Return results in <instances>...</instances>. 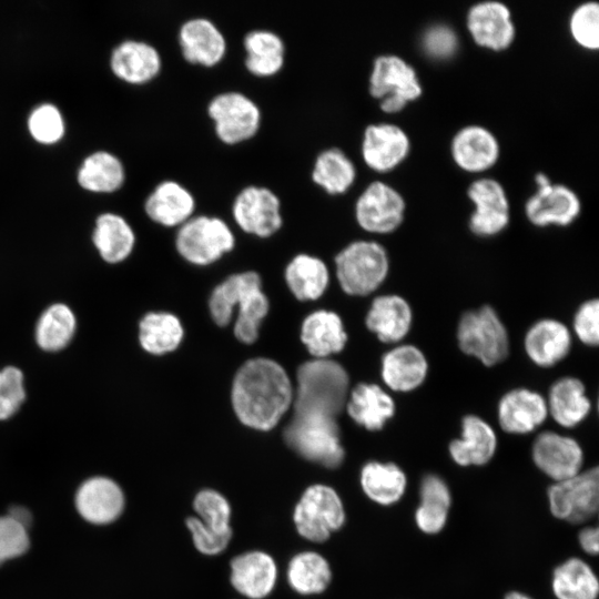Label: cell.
<instances>
[{"label":"cell","mask_w":599,"mask_h":599,"mask_svg":"<svg viewBox=\"0 0 599 599\" xmlns=\"http://www.w3.org/2000/svg\"><path fill=\"white\" fill-rule=\"evenodd\" d=\"M548 415L564 427H575L589 414L591 403L581 380L564 377L554 383L546 399Z\"/></svg>","instance_id":"d6a6232c"},{"label":"cell","mask_w":599,"mask_h":599,"mask_svg":"<svg viewBox=\"0 0 599 599\" xmlns=\"http://www.w3.org/2000/svg\"><path fill=\"white\" fill-rule=\"evenodd\" d=\"M571 335L568 327L552 318L536 322L525 336L528 357L538 366L549 367L562 361L569 353Z\"/></svg>","instance_id":"83f0119b"},{"label":"cell","mask_w":599,"mask_h":599,"mask_svg":"<svg viewBox=\"0 0 599 599\" xmlns=\"http://www.w3.org/2000/svg\"><path fill=\"white\" fill-rule=\"evenodd\" d=\"M92 242L104 262L118 264L132 253L135 233L121 214L104 212L95 219Z\"/></svg>","instance_id":"f546056e"},{"label":"cell","mask_w":599,"mask_h":599,"mask_svg":"<svg viewBox=\"0 0 599 599\" xmlns=\"http://www.w3.org/2000/svg\"><path fill=\"white\" fill-rule=\"evenodd\" d=\"M537 191L528 199L525 212L536 226H565L579 215L581 203L578 195L564 184H552L544 173L535 177Z\"/></svg>","instance_id":"7c38bea8"},{"label":"cell","mask_w":599,"mask_h":599,"mask_svg":"<svg viewBox=\"0 0 599 599\" xmlns=\"http://www.w3.org/2000/svg\"><path fill=\"white\" fill-rule=\"evenodd\" d=\"M368 89L376 99L395 98L405 103L423 92L415 69L395 54H382L374 60Z\"/></svg>","instance_id":"2e32d148"},{"label":"cell","mask_w":599,"mask_h":599,"mask_svg":"<svg viewBox=\"0 0 599 599\" xmlns=\"http://www.w3.org/2000/svg\"><path fill=\"white\" fill-rule=\"evenodd\" d=\"M177 39L184 59L204 67L217 64L227 49L224 33L206 17L186 19L179 28Z\"/></svg>","instance_id":"e0dca14e"},{"label":"cell","mask_w":599,"mask_h":599,"mask_svg":"<svg viewBox=\"0 0 599 599\" xmlns=\"http://www.w3.org/2000/svg\"><path fill=\"white\" fill-rule=\"evenodd\" d=\"M311 177L327 193L342 194L354 183L356 167L342 149L331 146L316 155Z\"/></svg>","instance_id":"60d3db41"},{"label":"cell","mask_w":599,"mask_h":599,"mask_svg":"<svg viewBox=\"0 0 599 599\" xmlns=\"http://www.w3.org/2000/svg\"><path fill=\"white\" fill-rule=\"evenodd\" d=\"M243 47L246 52L244 65L254 75H274L285 63L284 40L270 29L250 30L243 38Z\"/></svg>","instance_id":"4dcf8cb0"},{"label":"cell","mask_w":599,"mask_h":599,"mask_svg":"<svg viewBox=\"0 0 599 599\" xmlns=\"http://www.w3.org/2000/svg\"><path fill=\"white\" fill-rule=\"evenodd\" d=\"M286 577L290 587L295 592L312 596L326 590L332 580V570L325 557L306 550L291 558Z\"/></svg>","instance_id":"74e56055"},{"label":"cell","mask_w":599,"mask_h":599,"mask_svg":"<svg viewBox=\"0 0 599 599\" xmlns=\"http://www.w3.org/2000/svg\"><path fill=\"white\" fill-rule=\"evenodd\" d=\"M8 516L11 517L17 522H19L20 525H22L23 527H26L27 529H28L29 524L31 522V515L23 507H19V506L12 507Z\"/></svg>","instance_id":"db71d44e"},{"label":"cell","mask_w":599,"mask_h":599,"mask_svg":"<svg viewBox=\"0 0 599 599\" xmlns=\"http://www.w3.org/2000/svg\"><path fill=\"white\" fill-rule=\"evenodd\" d=\"M450 149L456 164L468 172L485 171L499 156V144L495 135L475 124L460 129L453 138Z\"/></svg>","instance_id":"d4e9b609"},{"label":"cell","mask_w":599,"mask_h":599,"mask_svg":"<svg viewBox=\"0 0 599 599\" xmlns=\"http://www.w3.org/2000/svg\"><path fill=\"white\" fill-rule=\"evenodd\" d=\"M185 524L196 550L206 556L221 554L232 538V535H221L212 531L195 516H190Z\"/></svg>","instance_id":"f907efd6"},{"label":"cell","mask_w":599,"mask_h":599,"mask_svg":"<svg viewBox=\"0 0 599 599\" xmlns=\"http://www.w3.org/2000/svg\"><path fill=\"white\" fill-rule=\"evenodd\" d=\"M75 506L87 521L98 525L109 524L121 515L124 495L112 479L93 477L80 486Z\"/></svg>","instance_id":"cb8c5ba5"},{"label":"cell","mask_w":599,"mask_h":599,"mask_svg":"<svg viewBox=\"0 0 599 599\" xmlns=\"http://www.w3.org/2000/svg\"><path fill=\"white\" fill-rule=\"evenodd\" d=\"M346 409L352 419L368 430H379L395 414L393 398L376 384H358Z\"/></svg>","instance_id":"1f68e13d"},{"label":"cell","mask_w":599,"mask_h":599,"mask_svg":"<svg viewBox=\"0 0 599 599\" xmlns=\"http://www.w3.org/2000/svg\"><path fill=\"white\" fill-rule=\"evenodd\" d=\"M457 339L465 354L486 366H494L508 355L507 329L490 306L465 313L458 323Z\"/></svg>","instance_id":"52a82bcc"},{"label":"cell","mask_w":599,"mask_h":599,"mask_svg":"<svg viewBox=\"0 0 599 599\" xmlns=\"http://www.w3.org/2000/svg\"><path fill=\"white\" fill-rule=\"evenodd\" d=\"M196 201L179 181L166 179L158 183L144 202L146 215L164 226H176L193 216Z\"/></svg>","instance_id":"603a6c76"},{"label":"cell","mask_w":599,"mask_h":599,"mask_svg":"<svg viewBox=\"0 0 599 599\" xmlns=\"http://www.w3.org/2000/svg\"><path fill=\"white\" fill-rule=\"evenodd\" d=\"M348 375L338 363L318 358L297 369L293 414L336 418L346 405Z\"/></svg>","instance_id":"3957f363"},{"label":"cell","mask_w":599,"mask_h":599,"mask_svg":"<svg viewBox=\"0 0 599 599\" xmlns=\"http://www.w3.org/2000/svg\"><path fill=\"white\" fill-rule=\"evenodd\" d=\"M235 306H238V314L234 334L238 341L251 344L256 341L260 324L270 307L257 273L234 274L212 292L209 307L217 325L225 326L231 322Z\"/></svg>","instance_id":"7a4b0ae2"},{"label":"cell","mask_w":599,"mask_h":599,"mask_svg":"<svg viewBox=\"0 0 599 599\" xmlns=\"http://www.w3.org/2000/svg\"><path fill=\"white\" fill-rule=\"evenodd\" d=\"M505 599H532V598L519 591H511L506 595Z\"/></svg>","instance_id":"11a10c76"},{"label":"cell","mask_w":599,"mask_h":599,"mask_svg":"<svg viewBox=\"0 0 599 599\" xmlns=\"http://www.w3.org/2000/svg\"><path fill=\"white\" fill-rule=\"evenodd\" d=\"M551 514L568 522L591 518L599 506V470L597 467L551 485L548 489Z\"/></svg>","instance_id":"30bf717a"},{"label":"cell","mask_w":599,"mask_h":599,"mask_svg":"<svg viewBox=\"0 0 599 599\" xmlns=\"http://www.w3.org/2000/svg\"><path fill=\"white\" fill-rule=\"evenodd\" d=\"M422 44L424 51L430 57L447 59L456 52L458 38L450 27L434 24L424 32Z\"/></svg>","instance_id":"681fc988"},{"label":"cell","mask_w":599,"mask_h":599,"mask_svg":"<svg viewBox=\"0 0 599 599\" xmlns=\"http://www.w3.org/2000/svg\"><path fill=\"white\" fill-rule=\"evenodd\" d=\"M580 547L589 555H597L599 549L598 529L596 527H586L580 530L579 536Z\"/></svg>","instance_id":"f5cc1de1"},{"label":"cell","mask_w":599,"mask_h":599,"mask_svg":"<svg viewBox=\"0 0 599 599\" xmlns=\"http://www.w3.org/2000/svg\"><path fill=\"white\" fill-rule=\"evenodd\" d=\"M183 337L180 319L170 313L151 312L139 324V342L142 348L153 355L174 351Z\"/></svg>","instance_id":"7bdbcfd3"},{"label":"cell","mask_w":599,"mask_h":599,"mask_svg":"<svg viewBox=\"0 0 599 599\" xmlns=\"http://www.w3.org/2000/svg\"><path fill=\"white\" fill-rule=\"evenodd\" d=\"M233 588L248 599L271 595L277 580L274 558L262 550H251L234 557L230 565Z\"/></svg>","instance_id":"d6986e66"},{"label":"cell","mask_w":599,"mask_h":599,"mask_svg":"<svg viewBox=\"0 0 599 599\" xmlns=\"http://www.w3.org/2000/svg\"><path fill=\"white\" fill-rule=\"evenodd\" d=\"M77 331L74 312L64 303H53L38 318L34 329L37 345L44 352L65 348Z\"/></svg>","instance_id":"f35d334b"},{"label":"cell","mask_w":599,"mask_h":599,"mask_svg":"<svg viewBox=\"0 0 599 599\" xmlns=\"http://www.w3.org/2000/svg\"><path fill=\"white\" fill-rule=\"evenodd\" d=\"M413 313L405 298L398 295L376 297L366 316V325L382 342L397 343L410 329Z\"/></svg>","instance_id":"f1b7e54d"},{"label":"cell","mask_w":599,"mask_h":599,"mask_svg":"<svg viewBox=\"0 0 599 599\" xmlns=\"http://www.w3.org/2000/svg\"><path fill=\"white\" fill-rule=\"evenodd\" d=\"M27 129L38 143H58L65 134V120L58 105L43 102L35 105L27 118Z\"/></svg>","instance_id":"f6af8a7d"},{"label":"cell","mask_w":599,"mask_h":599,"mask_svg":"<svg viewBox=\"0 0 599 599\" xmlns=\"http://www.w3.org/2000/svg\"><path fill=\"white\" fill-rule=\"evenodd\" d=\"M286 444L303 458L327 468L344 459L336 418L293 414L284 429Z\"/></svg>","instance_id":"277c9868"},{"label":"cell","mask_w":599,"mask_h":599,"mask_svg":"<svg viewBox=\"0 0 599 599\" xmlns=\"http://www.w3.org/2000/svg\"><path fill=\"white\" fill-rule=\"evenodd\" d=\"M216 136L226 144L244 142L256 134L262 123L258 104L236 90L215 94L207 104Z\"/></svg>","instance_id":"9c48e42d"},{"label":"cell","mask_w":599,"mask_h":599,"mask_svg":"<svg viewBox=\"0 0 599 599\" xmlns=\"http://www.w3.org/2000/svg\"><path fill=\"white\" fill-rule=\"evenodd\" d=\"M475 205L469 227L479 236L500 233L509 223V202L504 186L496 180L483 177L474 181L467 191Z\"/></svg>","instance_id":"5bb4252c"},{"label":"cell","mask_w":599,"mask_h":599,"mask_svg":"<svg viewBox=\"0 0 599 599\" xmlns=\"http://www.w3.org/2000/svg\"><path fill=\"white\" fill-rule=\"evenodd\" d=\"M548 416L546 399L537 392L517 388L506 393L498 404V422L510 434H528Z\"/></svg>","instance_id":"7402d4cb"},{"label":"cell","mask_w":599,"mask_h":599,"mask_svg":"<svg viewBox=\"0 0 599 599\" xmlns=\"http://www.w3.org/2000/svg\"><path fill=\"white\" fill-rule=\"evenodd\" d=\"M235 237L227 223L217 216L195 215L182 223L175 237L177 252L186 261L206 265L234 247Z\"/></svg>","instance_id":"ba28073f"},{"label":"cell","mask_w":599,"mask_h":599,"mask_svg":"<svg viewBox=\"0 0 599 599\" xmlns=\"http://www.w3.org/2000/svg\"><path fill=\"white\" fill-rule=\"evenodd\" d=\"M301 339L312 355L324 358L341 352L346 344L347 335L336 313L317 311L304 319Z\"/></svg>","instance_id":"e575fe53"},{"label":"cell","mask_w":599,"mask_h":599,"mask_svg":"<svg viewBox=\"0 0 599 599\" xmlns=\"http://www.w3.org/2000/svg\"><path fill=\"white\" fill-rule=\"evenodd\" d=\"M551 588L557 599H597L599 581L587 562L569 558L555 568Z\"/></svg>","instance_id":"ab89813d"},{"label":"cell","mask_w":599,"mask_h":599,"mask_svg":"<svg viewBox=\"0 0 599 599\" xmlns=\"http://www.w3.org/2000/svg\"><path fill=\"white\" fill-rule=\"evenodd\" d=\"M346 514L341 496L327 485L307 487L293 511L295 528L303 538L323 542L342 528Z\"/></svg>","instance_id":"8992f818"},{"label":"cell","mask_w":599,"mask_h":599,"mask_svg":"<svg viewBox=\"0 0 599 599\" xmlns=\"http://www.w3.org/2000/svg\"><path fill=\"white\" fill-rule=\"evenodd\" d=\"M467 28L477 44L491 50L508 48L515 38L510 10L500 1L474 4L467 13Z\"/></svg>","instance_id":"ac0fdd59"},{"label":"cell","mask_w":599,"mask_h":599,"mask_svg":"<svg viewBox=\"0 0 599 599\" xmlns=\"http://www.w3.org/2000/svg\"><path fill=\"white\" fill-rule=\"evenodd\" d=\"M359 481L364 494L382 506L400 500L407 486L404 470L394 463H366L361 470Z\"/></svg>","instance_id":"8d00e7d4"},{"label":"cell","mask_w":599,"mask_h":599,"mask_svg":"<svg viewBox=\"0 0 599 599\" xmlns=\"http://www.w3.org/2000/svg\"><path fill=\"white\" fill-rule=\"evenodd\" d=\"M232 215L243 231L260 237L271 236L283 224L281 200L264 185L250 184L241 189L232 203Z\"/></svg>","instance_id":"8fae6325"},{"label":"cell","mask_w":599,"mask_h":599,"mask_svg":"<svg viewBox=\"0 0 599 599\" xmlns=\"http://www.w3.org/2000/svg\"><path fill=\"white\" fill-rule=\"evenodd\" d=\"M110 68L120 80L131 84H143L160 73L162 58L153 44L142 40L126 39L113 48Z\"/></svg>","instance_id":"44dd1931"},{"label":"cell","mask_w":599,"mask_h":599,"mask_svg":"<svg viewBox=\"0 0 599 599\" xmlns=\"http://www.w3.org/2000/svg\"><path fill=\"white\" fill-rule=\"evenodd\" d=\"M285 277L291 292L300 301L318 298L328 284V271L324 262L307 254L296 255L291 261Z\"/></svg>","instance_id":"b9f144b4"},{"label":"cell","mask_w":599,"mask_h":599,"mask_svg":"<svg viewBox=\"0 0 599 599\" xmlns=\"http://www.w3.org/2000/svg\"><path fill=\"white\" fill-rule=\"evenodd\" d=\"M26 399L24 375L16 366L0 369V420L12 417Z\"/></svg>","instance_id":"7dc6e473"},{"label":"cell","mask_w":599,"mask_h":599,"mask_svg":"<svg viewBox=\"0 0 599 599\" xmlns=\"http://www.w3.org/2000/svg\"><path fill=\"white\" fill-rule=\"evenodd\" d=\"M573 331L586 345L597 346L599 342V302L589 300L580 305L573 318Z\"/></svg>","instance_id":"816d5d0a"},{"label":"cell","mask_w":599,"mask_h":599,"mask_svg":"<svg viewBox=\"0 0 599 599\" xmlns=\"http://www.w3.org/2000/svg\"><path fill=\"white\" fill-rule=\"evenodd\" d=\"M410 142L406 132L393 123H373L363 134L362 156L377 172H387L407 156Z\"/></svg>","instance_id":"ffe728a7"},{"label":"cell","mask_w":599,"mask_h":599,"mask_svg":"<svg viewBox=\"0 0 599 599\" xmlns=\"http://www.w3.org/2000/svg\"><path fill=\"white\" fill-rule=\"evenodd\" d=\"M79 185L93 193H112L125 181V167L114 153L98 150L87 155L77 172Z\"/></svg>","instance_id":"836d02e7"},{"label":"cell","mask_w":599,"mask_h":599,"mask_svg":"<svg viewBox=\"0 0 599 599\" xmlns=\"http://www.w3.org/2000/svg\"><path fill=\"white\" fill-rule=\"evenodd\" d=\"M497 437L493 427L475 415L461 422L460 438L449 444L451 459L459 466H483L495 455Z\"/></svg>","instance_id":"484cf974"},{"label":"cell","mask_w":599,"mask_h":599,"mask_svg":"<svg viewBox=\"0 0 599 599\" xmlns=\"http://www.w3.org/2000/svg\"><path fill=\"white\" fill-rule=\"evenodd\" d=\"M419 497L420 504L415 511L417 527L429 535L440 532L451 504L448 485L441 477L428 474L420 481Z\"/></svg>","instance_id":"d590c367"},{"label":"cell","mask_w":599,"mask_h":599,"mask_svg":"<svg viewBox=\"0 0 599 599\" xmlns=\"http://www.w3.org/2000/svg\"><path fill=\"white\" fill-rule=\"evenodd\" d=\"M292 399L291 380L284 368L272 359H250L235 375L232 387L233 408L237 418L251 428H274Z\"/></svg>","instance_id":"6da1fadb"},{"label":"cell","mask_w":599,"mask_h":599,"mask_svg":"<svg viewBox=\"0 0 599 599\" xmlns=\"http://www.w3.org/2000/svg\"><path fill=\"white\" fill-rule=\"evenodd\" d=\"M531 455L535 465L555 483L578 475L583 463L578 441L555 432L539 434L534 440Z\"/></svg>","instance_id":"9a60e30c"},{"label":"cell","mask_w":599,"mask_h":599,"mask_svg":"<svg viewBox=\"0 0 599 599\" xmlns=\"http://www.w3.org/2000/svg\"><path fill=\"white\" fill-rule=\"evenodd\" d=\"M336 275L343 291L364 296L386 278L389 262L385 248L374 241H354L335 257Z\"/></svg>","instance_id":"5b68a950"},{"label":"cell","mask_w":599,"mask_h":599,"mask_svg":"<svg viewBox=\"0 0 599 599\" xmlns=\"http://www.w3.org/2000/svg\"><path fill=\"white\" fill-rule=\"evenodd\" d=\"M193 508L199 520L209 529L221 535H232V509L229 500L221 493L205 488L193 500Z\"/></svg>","instance_id":"ee69618b"},{"label":"cell","mask_w":599,"mask_h":599,"mask_svg":"<svg viewBox=\"0 0 599 599\" xmlns=\"http://www.w3.org/2000/svg\"><path fill=\"white\" fill-rule=\"evenodd\" d=\"M428 363L424 353L414 345H399L384 354L382 377L395 392H410L423 384Z\"/></svg>","instance_id":"4316f807"},{"label":"cell","mask_w":599,"mask_h":599,"mask_svg":"<svg viewBox=\"0 0 599 599\" xmlns=\"http://www.w3.org/2000/svg\"><path fill=\"white\" fill-rule=\"evenodd\" d=\"M29 548L28 529L11 517H0V565Z\"/></svg>","instance_id":"c3c4849f"},{"label":"cell","mask_w":599,"mask_h":599,"mask_svg":"<svg viewBox=\"0 0 599 599\" xmlns=\"http://www.w3.org/2000/svg\"><path fill=\"white\" fill-rule=\"evenodd\" d=\"M569 29L575 41L590 50L599 47V6L587 1L578 6L569 21Z\"/></svg>","instance_id":"bcb514c9"},{"label":"cell","mask_w":599,"mask_h":599,"mask_svg":"<svg viewBox=\"0 0 599 599\" xmlns=\"http://www.w3.org/2000/svg\"><path fill=\"white\" fill-rule=\"evenodd\" d=\"M405 201L399 192L382 181L369 183L355 203L357 223L372 233H389L403 222Z\"/></svg>","instance_id":"4fadbf2b"}]
</instances>
